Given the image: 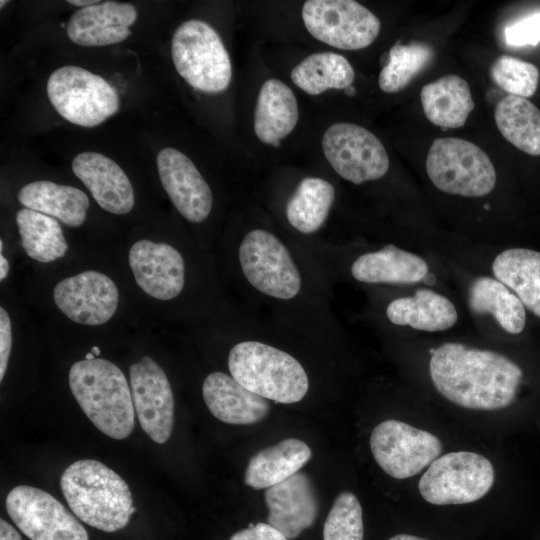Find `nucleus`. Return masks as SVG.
I'll return each instance as SVG.
<instances>
[{"label":"nucleus","mask_w":540,"mask_h":540,"mask_svg":"<svg viewBox=\"0 0 540 540\" xmlns=\"http://www.w3.org/2000/svg\"><path fill=\"white\" fill-rule=\"evenodd\" d=\"M72 170L102 209L116 215L127 214L133 209L132 184L111 158L97 152H82L74 157Z\"/></svg>","instance_id":"obj_20"},{"label":"nucleus","mask_w":540,"mask_h":540,"mask_svg":"<svg viewBox=\"0 0 540 540\" xmlns=\"http://www.w3.org/2000/svg\"><path fill=\"white\" fill-rule=\"evenodd\" d=\"M389 540H427V539L414 536V535H409V534H398L391 537Z\"/></svg>","instance_id":"obj_43"},{"label":"nucleus","mask_w":540,"mask_h":540,"mask_svg":"<svg viewBox=\"0 0 540 540\" xmlns=\"http://www.w3.org/2000/svg\"><path fill=\"white\" fill-rule=\"evenodd\" d=\"M386 316L395 325L426 332L450 329L458 319L454 304L428 288H419L413 296L392 300L386 308Z\"/></svg>","instance_id":"obj_24"},{"label":"nucleus","mask_w":540,"mask_h":540,"mask_svg":"<svg viewBox=\"0 0 540 540\" xmlns=\"http://www.w3.org/2000/svg\"><path fill=\"white\" fill-rule=\"evenodd\" d=\"M434 51L426 43L395 44L389 51L387 64L378 79L380 89L386 93L403 90L431 61Z\"/></svg>","instance_id":"obj_34"},{"label":"nucleus","mask_w":540,"mask_h":540,"mask_svg":"<svg viewBox=\"0 0 540 540\" xmlns=\"http://www.w3.org/2000/svg\"><path fill=\"white\" fill-rule=\"evenodd\" d=\"M490 74L494 83L509 95L526 99L536 92L540 76L534 64L508 55L494 61Z\"/></svg>","instance_id":"obj_36"},{"label":"nucleus","mask_w":540,"mask_h":540,"mask_svg":"<svg viewBox=\"0 0 540 540\" xmlns=\"http://www.w3.org/2000/svg\"><path fill=\"white\" fill-rule=\"evenodd\" d=\"M497 280L521 300L524 307L540 317V252L510 248L499 253L492 263Z\"/></svg>","instance_id":"obj_28"},{"label":"nucleus","mask_w":540,"mask_h":540,"mask_svg":"<svg viewBox=\"0 0 540 540\" xmlns=\"http://www.w3.org/2000/svg\"><path fill=\"white\" fill-rule=\"evenodd\" d=\"M5 506L15 525L31 540H89L76 517L44 490L16 486L9 491Z\"/></svg>","instance_id":"obj_13"},{"label":"nucleus","mask_w":540,"mask_h":540,"mask_svg":"<svg viewBox=\"0 0 540 540\" xmlns=\"http://www.w3.org/2000/svg\"><path fill=\"white\" fill-rule=\"evenodd\" d=\"M238 259L247 282L261 294L277 300L294 299L301 291L302 276L281 239L264 229L243 237Z\"/></svg>","instance_id":"obj_8"},{"label":"nucleus","mask_w":540,"mask_h":540,"mask_svg":"<svg viewBox=\"0 0 540 540\" xmlns=\"http://www.w3.org/2000/svg\"><path fill=\"white\" fill-rule=\"evenodd\" d=\"M129 264L138 286L159 300L177 297L185 284V263L180 252L167 243L142 239L129 251Z\"/></svg>","instance_id":"obj_17"},{"label":"nucleus","mask_w":540,"mask_h":540,"mask_svg":"<svg viewBox=\"0 0 540 540\" xmlns=\"http://www.w3.org/2000/svg\"><path fill=\"white\" fill-rule=\"evenodd\" d=\"M355 72L349 61L333 52L313 53L291 71L293 83L309 95L328 89H346L352 85Z\"/></svg>","instance_id":"obj_32"},{"label":"nucleus","mask_w":540,"mask_h":540,"mask_svg":"<svg viewBox=\"0 0 540 540\" xmlns=\"http://www.w3.org/2000/svg\"><path fill=\"white\" fill-rule=\"evenodd\" d=\"M301 14L315 39L342 50L368 47L381 28L375 14L353 0H308Z\"/></svg>","instance_id":"obj_10"},{"label":"nucleus","mask_w":540,"mask_h":540,"mask_svg":"<svg viewBox=\"0 0 540 540\" xmlns=\"http://www.w3.org/2000/svg\"><path fill=\"white\" fill-rule=\"evenodd\" d=\"M0 252H1V254L3 252V241L2 240H0Z\"/></svg>","instance_id":"obj_48"},{"label":"nucleus","mask_w":540,"mask_h":540,"mask_svg":"<svg viewBox=\"0 0 540 540\" xmlns=\"http://www.w3.org/2000/svg\"><path fill=\"white\" fill-rule=\"evenodd\" d=\"M430 353L432 383L453 404L496 411L514 401L523 372L508 357L458 342L444 343Z\"/></svg>","instance_id":"obj_1"},{"label":"nucleus","mask_w":540,"mask_h":540,"mask_svg":"<svg viewBox=\"0 0 540 540\" xmlns=\"http://www.w3.org/2000/svg\"><path fill=\"white\" fill-rule=\"evenodd\" d=\"M137 19V10L130 3L98 2L80 8L68 20L66 33L75 44L100 47L124 41Z\"/></svg>","instance_id":"obj_19"},{"label":"nucleus","mask_w":540,"mask_h":540,"mask_svg":"<svg viewBox=\"0 0 540 540\" xmlns=\"http://www.w3.org/2000/svg\"><path fill=\"white\" fill-rule=\"evenodd\" d=\"M18 201L26 208L51 216L71 227L82 225L89 207L87 195L80 189L40 180L24 185Z\"/></svg>","instance_id":"obj_27"},{"label":"nucleus","mask_w":540,"mask_h":540,"mask_svg":"<svg viewBox=\"0 0 540 540\" xmlns=\"http://www.w3.org/2000/svg\"><path fill=\"white\" fill-rule=\"evenodd\" d=\"M468 305L475 314H490L502 329L519 334L526 324L525 307L506 285L492 277H478L468 291Z\"/></svg>","instance_id":"obj_29"},{"label":"nucleus","mask_w":540,"mask_h":540,"mask_svg":"<svg viewBox=\"0 0 540 540\" xmlns=\"http://www.w3.org/2000/svg\"><path fill=\"white\" fill-rule=\"evenodd\" d=\"M495 472L483 455L457 451L439 456L419 480L421 496L434 505L475 502L492 488Z\"/></svg>","instance_id":"obj_9"},{"label":"nucleus","mask_w":540,"mask_h":540,"mask_svg":"<svg viewBox=\"0 0 540 540\" xmlns=\"http://www.w3.org/2000/svg\"><path fill=\"white\" fill-rule=\"evenodd\" d=\"M98 2L99 1H94V0H69L68 1L69 4L74 5V6H78V7H81V8L94 5V4L98 3Z\"/></svg>","instance_id":"obj_42"},{"label":"nucleus","mask_w":540,"mask_h":540,"mask_svg":"<svg viewBox=\"0 0 540 540\" xmlns=\"http://www.w3.org/2000/svg\"><path fill=\"white\" fill-rule=\"evenodd\" d=\"M363 511L357 497L349 492L340 493L324 523L323 540H363Z\"/></svg>","instance_id":"obj_35"},{"label":"nucleus","mask_w":540,"mask_h":540,"mask_svg":"<svg viewBox=\"0 0 540 540\" xmlns=\"http://www.w3.org/2000/svg\"><path fill=\"white\" fill-rule=\"evenodd\" d=\"M422 281L425 285L432 286L436 282V276L428 271Z\"/></svg>","instance_id":"obj_44"},{"label":"nucleus","mask_w":540,"mask_h":540,"mask_svg":"<svg viewBox=\"0 0 540 540\" xmlns=\"http://www.w3.org/2000/svg\"><path fill=\"white\" fill-rule=\"evenodd\" d=\"M12 346L11 320L7 311L0 308V381L7 369Z\"/></svg>","instance_id":"obj_39"},{"label":"nucleus","mask_w":540,"mask_h":540,"mask_svg":"<svg viewBox=\"0 0 540 540\" xmlns=\"http://www.w3.org/2000/svg\"><path fill=\"white\" fill-rule=\"evenodd\" d=\"M347 95H353L355 93L354 87L351 85L345 89Z\"/></svg>","instance_id":"obj_46"},{"label":"nucleus","mask_w":540,"mask_h":540,"mask_svg":"<svg viewBox=\"0 0 540 540\" xmlns=\"http://www.w3.org/2000/svg\"><path fill=\"white\" fill-rule=\"evenodd\" d=\"M171 56L179 75L197 90L219 93L230 84L229 54L216 30L202 20L179 25L172 37Z\"/></svg>","instance_id":"obj_5"},{"label":"nucleus","mask_w":540,"mask_h":540,"mask_svg":"<svg viewBox=\"0 0 540 540\" xmlns=\"http://www.w3.org/2000/svg\"><path fill=\"white\" fill-rule=\"evenodd\" d=\"M322 150L335 172L356 185L380 179L389 169V156L380 139L354 123L329 126L322 138Z\"/></svg>","instance_id":"obj_11"},{"label":"nucleus","mask_w":540,"mask_h":540,"mask_svg":"<svg viewBox=\"0 0 540 540\" xmlns=\"http://www.w3.org/2000/svg\"><path fill=\"white\" fill-rule=\"evenodd\" d=\"M91 353H93L96 356H99L100 355V349L97 347V346H93L91 348Z\"/></svg>","instance_id":"obj_45"},{"label":"nucleus","mask_w":540,"mask_h":540,"mask_svg":"<svg viewBox=\"0 0 540 540\" xmlns=\"http://www.w3.org/2000/svg\"><path fill=\"white\" fill-rule=\"evenodd\" d=\"M68 379L74 398L98 430L117 440L132 433L131 389L118 366L102 358L80 360L71 366Z\"/></svg>","instance_id":"obj_3"},{"label":"nucleus","mask_w":540,"mask_h":540,"mask_svg":"<svg viewBox=\"0 0 540 540\" xmlns=\"http://www.w3.org/2000/svg\"><path fill=\"white\" fill-rule=\"evenodd\" d=\"M46 90L58 114L82 127L103 123L120 106L119 95L108 81L79 66L57 68L49 76Z\"/></svg>","instance_id":"obj_7"},{"label":"nucleus","mask_w":540,"mask_h":540,"mask_svg":"<svg viewBox=\"0 0 540 540\" xmlns=\"http://www.w3.org/2000/svg\"><path fill=\"white\" fill-rule=\"evenodd\" d=\"M505 41L510 46L536 45L540 42V12L506 27Z\"/></svg>","instance_id":"obj_37"},{"label":"nucleus","mask_w":540,"mask_h":540,"mask_svg":"<svg viewBox=\"0 0 540 540\" xmlns=\"http://www.w3.org/2000/svg\"><path fill=\"white\" fill-rule=\"evenodd\" d=\"M268 524L288 540L310 528L319 513V498L311 478L297 472L265 492Z\"/></svg>","instance_id":"obj_18"},{"label":"nucleus","mask_w":540,"mask_h":540,"mask_svg":"<svg viewBox=\"0 0 540 540\" xmlns=\"http://www.w3.org/2000/svg\"><path fill=\"white\" fill-rule=\"evenodd\" d=\"M230 375L251 392L283 404L301 401L309 379L301 363L289 353L259 341L235 344L228 355Z\"/></svg>","instance_id":"obj_4"},{"label":"nucleus","mask_w":540,"mask_h":540,"mask_svg":"<svg viewBox=\"0 0 540 540\" xmlns=\"http://www.w3.org/2000/svg\"><path fill=\"white\" fill-rule=\"evenodd\" d=\"M494 119L508 142L528 155H540V110L531 101L507 95L497 103Z\"/></svg>","instance_id":"obj_30"},{"label":"nucleus","mask_w":540,"mask_h":540,"mask_svg":"<svg viewBox=\"0 0 540 540\" xmlns=\"http://www.w3.org/2000/svg\"><path fill=\"white\" fill-rule=\"evenodd\" d=\"M312 457L310 447L300 439L287 438L254 454L245 469L244 483L253 489H267L299 472Z\"/></svg>","instance_id":"obj_25"},{"label":"nucleus","mask_w":540,"mask_h":540,"mask_svg":"<svg viewBox=\"0 0 540 540\" xmlns=\"http://www.w3.org/2000/svg\"><path fill=\"white\" fill-rule=\"evenodd\" d=\"M85 359L86 360H92V359H95V355L91 352H88L86 355H85Z\"/></svg>","instance_id":"obj_47"},{"label":"nucleus","mask_w":540,"mask_h":540,"mask_svg":"<svg viewBox=\"0 0 540 540\" xmlns=\"http://www.w3.org/2000/svg\"><path fill=\"white\" fill-rule=\"evenodd\" d=\"M426 172L440 191L463 197H482L496 185L489 156L474 143L460 138H437L426 158Z\"/></svg>","instance_id":"obj_6"},{"label":"nucleus","mask_w":540,"mask_h":540,"mask_svg":"<svg viewBox=\"0 0 540 540\" xmlns=\"http://www.w3.org/2000/svg\"><path fill=\"white\" fill-rule=\"evenodd\" d=\"M202 395L211 414L232 425H251L262 421L270 411L267 399L251 392L223 372L205 378Z\"/></svg>","instance_id":"obj_21"},{"label":"nucleus","mask_w":540,"mask_h":540,"mask_svg":"<svg viewBox=\"0 0 540 540\" xmlns=\"http://www.w3.org/2000/svg\"><path fill=\"white\" fill-rule=\"evenodd\" d=\"M53 298L70 320L96 326L106 323L114 315L119 293L110 277L87 270L57 283Z\"/></svg>","instance_id":"obj_15"},{"label":"nucleus","mask_w":540,"mask_h":540,"mask_svg":"<svg viewBox=\"0 0 540 540\" xmlns=\"http://www.w3.org/2000/svg\"><path fill=\"white\" fill-rule=\"evenodd\" d=\"M130 389L136 416L143 431L164 444L174 423V397L163 369L149 356L129 368Z\"/></svg>","instance_id":"obj_14"},{"label":"nucleus","mask_w":540,"mask_h":540,"mask_svg":"<svg viewBox=\"0 0 540 540\" xmlns=\"http://www.w3.org/2000/svg\"><path fill=\"white\" fill-rule=\"evenodd\" d=\"M9 273V263L8 260L0 254V280H4Z\"/></svg>","instance_id":"obj_41"},{"label":"nucleus","mask_w":540,"mask_h":540,"mask_svg":"<svg viewBox=\"0 0 540 540\" xmlns=\"http://www.w3.org/2000/svg\"><path fill=\"white\" fill-rule=\"evenodd\" d=\"M420 99L427 119L442 129L463 126L475 106L468 82L454 74L423 86Z\"/></svg>","instance_id":"obj_26"},{"label":"nucleus","mask_w":540,"mask_h":540,"mask_svg":"<svg viewBox=\"0 0 540 540\" xmlns=\"http://www.w3.org/2000/svg\"><path fill=\"white\" fill-rule=\"evenodd\" d=\"M60 487L75 516L101 531L123 529L136 510L126 481L97 460L73 462L61 475Z\"/></svg>","instance_id":"obj_2"},{"label":"nucleus","mask_w":540,"mask_h":540,"mask_svg":"<svg viewBox=\"0 0 540 540\" xmlns=\"http://www.w3.org/2000/svg\"><path fill=\"white\" fill-rule=\"evenodd\" d=\"M0 540H22L17 530L4 519L0 520Z\"/></svg>","instance_id":"obj_40"},{"label":"nucleus","mask_w":540,"mask_h":540,"mask_svg":"<svg viewBox=\"0 0 540 540\" xmlns=\"http://www.w3.org/2000/svg\"><path fill=\"white\" fill-rule=\"evenodd\" d=\"M352 277L367 284H414L427 274L428 264L420 256L387 244L357 257L350 268Z\"/></svg>","instance_id":"obj_22"},{"label":"nucleus","mask_w":540,"mask_h":540,"mask_svg":"<svg viewBox=\"0 0 540 540\" xmlns=\"http://www.w3.org/2000/svg\"><path fill=\"white\" fill-rule=\"evenodd\" d=\"M16 222L21 245L29 257L48 263L65 255L68 244L55 218L22 208L16 214Z\"/></svg>","instance_id":"obj_33"},{"label":"nucleus","mask_w":540,"mask_h":540,"mask_svg":"<svg viewBox=\"0 0 540 540\" xmlns=\"http://www.w3.org/2000/svg\"><path fill=\"white\" fill-rule=\"evenodd\" d=\"M334 199L335 189L329 181L306 177L287 201V221L298 232L312 234L326 221Z\"/></svg>","instance_id":"obj_31"},{"label":"nucleus","mask_w":540,"mask_h":540,"mask_svg":"<svg viewBox=\"0 0 540 540\" xmlns=\"http://www.w3.org/2000/svg\"><path fill=\"white\" fill-rule=\"evenodd\" d=\"M370 448L385 473L396 479H406L429 467L441 455L443 445L430 432L389 419L373 429Z\"/></svg>","instance_id":"obj_12"},{"label":"nucleus","mask_w":540,"mask_h":540,"mask_svg":"<svg viewBox=\"0 0 540 540\" xmlns=\"http://www.w3.org/2000/svg\"><path fill=\"white\" fill-rule=\"evenodd\" d=\"M299 118L296 97L291 88L272 78L260 88L254 111V132L258 139L274 147L295 128Z\"/></svg>","instance_id":"obj_23"},{"label":"nucleus","mask_w":540,"mask_h":540,"mask_svg":"<svg viewBox=\"0 0 540 540\" xmlns=\"http://www.w3.org/2000/svg\"><path fill=\"white\" fill-rule=\"evenodd\" d=\"M6 3H8V1H3V0H1V1H0V6H1V8H2Z\"/></svg>","instance_id":"obj_49"},{"label":"nucleus","mask_w":540,"mask_h":540,"mask_svg":"<svg viewBox=\"0 0 540 540\" xmlns=\"http://www.w3.org/2000/svg\"><path fill=\"white\" fill-rule=\"evenodd\" d=\"M230 540H288L281 532L270 524L257 523L249 525L234 533Z\"/></svg>","instance_id":"obj_38"},{"label":"nucleus","mask_w":540,"mask_h":540,"mask_svg":"<svg viewBox=\"0 0 540 540\" xmlns=\"http://www.w3.org/2000/svg\"><path fill=\"white\" fill-rule=\"evenodd\" d=\"M161 184L177 211L188 221L200 223L210 214L211 189L195 164L175 148H163L156 158Z\"/></svg>","instance_id":"obj_16"}]
</instances>
